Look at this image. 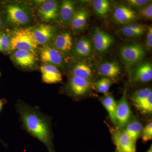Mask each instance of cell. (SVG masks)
I'll return each mask as SVG.
<instances>
[{"mask_svg":"<svg viewBox=\"0 0 152 152\" xmlns=\"http://www.w3.org/2000/svg\"><path fill=\"white\" fill-rule=\"evenodd\" d=\"M110 132L117 152H136V142L124 130L111 129Z\"/></svg>","mask_w":152,"mask_h":152,"instance_id":"obj_4","label":"cell"},{"mask_svg":"<svg viewBox=\"0 0 152 152\" xmlns=\"http://www.w3.org/2000/svg\"><path fill=\"white\" fill-rule=\"evenodd\" d=\"M101 102L108 113L110 118L115 124H117L116 110L117 103L113 97L110 95H106L101 99Z\"/></svg>","mask_w":152,"mask_h":152,"instance_id":"obj_20","label":"cell"},{"mask_svg":"<svg viewBox=\"0 0 152 152\" xmlns=\"http://www.w3.org/2000/svg\"><path fill=\"white\" fill-rule=\"evenodd\" d=\"M142 138L144 142L151 140L152 139V122H150L142 129Z\"/></svg>","mask_w":152,"mask_h":152,"instance_id":"obj_29","label":"cell"},{"mask_svg":"<svg viewBox=\"0 0 152 152\" xmlns=\"http://www.w3.org/2000/svg\"><path fill=\"white\" fill-rule=\"evenodd\" d=\"M38 45L33 39L31 29H20L14 32L10 38V49L34 53Z\"/></svg>","mask_w":152,"mask_h":152,"instance_id":"obj_2","label":"cell"},{"mask_svg":"<svg viewBox=\"0 0 152 152\" xmlns=\"http://www.w3.org/2000/svg\"><path fill=\"white\" fill-rule=\"evenodd\" d=\"M12 58L18 65L25 68L32 67L37 59L34 53L20 50H15Z\"/></svg>","mask_w":152,"mask_h":152,"instance_id":"obj_14","label":"cell"},{"mask_svg":"<svg viewBox=\"0 0 152 152\" xmlns=\"http://www.w3.org/2000/svg\"><path fill=\"white\" fill-rule=\"evenodd\" d=\"M7 12L9 20L14 24L25 25L29 22L30 18L27 13L19 6H8Z\"/></svg>","mask_w":152,"mask_h":152,"instance_id":"obj_8","label":"cell"},{"mask_svg":"<svg viewBox=\"0 0 152 152\" xmlns=\"http://www.w3.org/2000/svg\"><path fill=\"white\" fill-rule=\"evenodd\" d=\"M72 76L79 77L90 80L93 77V73L88 66L83 63H79L73 68Z\"/></svg>","mask_w":152,"mask_h":152,"instance_id":"obj_21","label":"cell"},{"mask_svg":"<svg viewBox=\"0 0 152 152\" xmlns=\"http://www.w3.org/2000/svg\"><path fill=\"white\" fill-rule=\"evenodd\" d=\"M54 32V28L49 25H41L31 29L33 39L38 45L48 43L51 40Z\"/></svg>","mask_w":152,"mask_h":152,"instance_id":"obj_7","label":"cell"},{"mask_svg":"<svg viewBox=\"0 0 152 152\" xmlns=\"http://www.w3.org/2000/svg\"><path fill=\"white\" fill-rule=\"evenodd\" d=\"M95 48L99 53L106 51L114 43L113 38L108 33L101 30L95 31L93 37Z\"/></svg>","mask_w":152,"mask_h":152,"instance_id":"obj_10","label":"cell"},{"mask_svg":"<svg viewBox=\"0 0 152 152\" xmlns=\"http://www.w3.org/2000/svg\"><path fill=\"white\" fill-rule=\"evenodd\" d=\"M75 3L71 1H63L61 5L60 10V18L61 23L68 24L75 13Z\"/></svg>","mask_w":152,"mask_h":152,"instance_id":"obj_17","label":"cell"},{"mask_svg":"<svg viewBox=\"0 0 152 152\" xmlns=\"http://www.w3.org/2000/svg\"><path fill=\"white\" fill-rule=\"evenodd\" d=\"M142 129V126L140 123L137 121H133L127 125L124 131L131 139L136 142L141 134Z\"/></svg>","mask_w":152,"mask_h":152,"instance_id":"obj_22","label":"cell"},{"mask_svg":"<svg viewBox=\"0 0 152 152\" xmlns=\"http://www.w3.org/2000/svg\"><path fill=\"white\" fill-rule=\"evenodd\" d=\"M121 32L124 35L128 37H137L142 35L144 33L133 29L128 24L121 28Z\"/></svg>","mask_w":152,"mask_h":152,"instance_id":"obj_28","label":"cell"},{"mask_svg":"<svg viewBox=\"0 0 152 152\" xmlns=\"http://www.w3.org/2000/svg\"><path fill=\"white\" fill-rule=\"evenodd\" d=\"M17 111L25 130L43 143L49 151H54L53 134L50 118L38 107L19 101L16 104Z\"/></svg>","mask_w":152,"mask_h":152,"instance_id":"obj_1","label":"cell"},{"mask_svg":"<svg viewBox=\"0 0 152 152\" xmlns=\"http://www.w3.org/2000/svg\"><path fill=\"white\" fill-rule=\"evenodd\" d=\"M98 72L101 75L104 76L108 78H114L121 73V69L117 63L109 62L103 63L99 66Z\"/></svg>","mask_w":152,"mask_h":152,"instance_id":"obj_18","label":"cell"},{"mask_svg":"<svg viewBox=\"0 0 152 152\" xmlns=\"http://www.w3.org/2000/svg\"><path fill=\"white\" fill-rule=\"evenodd\" d=\"M132 80L135 82H148L152 79V66L151 63H145L138 66L132 75Z\"/></svg>","mask_w":152,"mask_h":152,"instance_id":"obj_15","label":"cell"},{"mask_svg":"<svg viewBox=\"0 0 152 152\" xmlns=\"http://www.w3.org/2000/svg\"><path fill=\"white\" fill-rule=\"evenodd\" d=\"M120 54L126 65L130 68L137 64L144 58L145 51L141 45L134 44L122 47Z\"/></svg>","mask_w":152,"mask_h":152,"instance_id":"obj_3","label":"cell"},{"mask_svg":"<svg viewBox=\"0 0 152 152\" xmlns=\"http://www.w3.org/2000/svg\"><path fill=\"white\" fill-rule=\"evenodd\" d=\"M9 49H10V38L5 34H0V51H6Z\"/></svg>","mask_w":152,"mask_h":152,"instance_id":"obj_30","label":"cell"},{"mask_svg":"<svg viewBox=\"0 0 152 152\" xmlns=\"http://www.w3.org/2000/svg\"><path fill=\"white\" fill-rule=\"evenodd\" d=\"M42 80L47 84L57 83L61 81V74L56 66L45 64L40 68Z\"/></svg>","mask_w":152,"mask_h":152,"instance_id":"obj_12","label":"cell"},{"mask_svg":"<svg viewBox=\"0 0 152 152\" xmlns=\"http://www.w3.org/2000/svg\"><path fill=\"white\" fill-rule=\"evenodd\" d=\"M139 14L141 16L145 18L151 19L152 18V3L148 4L145 7L139 11Z\"/></svg>","mask_w":152,"mask_h":152,"instance_id":"obj_31","label":"cell"},{"mask_svg":"<svg viewBox=\"0 0 152 152\" xmlns=\"http://www.w3.org/2000/svg\"><path fill=\"white\" fill-rule=\"evenodd\" d=\"M75 50L76 54L80 56H88L91 50V42L86 39H80L76 44Z\"/></svg>","mask_w":152,"mask_h":152,"instance_id":"obj_23","label":"cell"},{"mask_svg":"<svg viewBox=\"0 0 152 152\" xmlns=\"http://www.w3.org/2000/svg\"><path fill=\"white\" fill-rule=\"evenodd\" d=\"M93 6L96 15L100 17L107 15L110 10V4L106 0H94Z\"/></svg>","mask_w":152,"mask_h":152,"instance_id":"obj_24","label":"cell"},{"mask_svg":"<svg viewBox=\"0 0 152 152\" xmlns=\"http://www.w3.org/2000/svg\"><path fill=\"white\" fill-rule=\"evenodd\" d=\"M41 61L45 64L52 65L61 66L64 61L62 53L53 47H45L40 52Z\"/></svg>","mask_w":152,"mask_h":152,"instance_id":"obj_9","label":"cell"},{"mask_svg":"<svg viewBox=\"0 0 152 152\" xmlns=\"http://www.w3.org/2000/svg\"><path fill=\"white\" fill-rule=\"evenodd\" d=\"M0 77H1V73H0Z\"/></svg>","mask_w":152,"mask_h":152,"instance_id":"obj_37","label":"cell"},{"mask_svg":"<svg viewBox=\"0 0 152 152\" xmlns=\"http://www.w3.org/2000/svg\"><path fill=\"white\" fill-rule=\"evenodd\" d=\"M112 83V82L110 79L107 77L103 78L96 82L95 86L98 91L107 94Z\"/></svg>","mask_w":152,"mask_h":152,"instance_id":"obj_27","label":"cell"},{"mask_svg":"<svg viewBox=\"0 0 152 152\" xmlns=\"http://www.w3.org/2000/svg\"><path fill=\"white\" fill-rule=\"evenodd\" d=\"M53 46L61 53L69 51L72 46V39L70 34L65 32L57 35L53 41Z\"/></svg>","mask_w":152,"mask_h":152,"instance_id":"obj_16","label":"cell"},{"mask_svg":"<svg viewBox=\"0 0 152 152\" xmlns=\"http://www.w3.org/2000/svg\"><path fill=\"white\" fill-rule=\"evenodd\" d=\"M39 13L42 19L45 21L55 20L58 16V3L53 0L45 1L39 8Z\"/></svg>","mask_w":152,"mask_h":152,"instance_id":"obj_13","label":"cell"},{"mask_svg":"<svg viewBox=\"0 0 152 152\" xmlns=\"http://www.w3.org/2000/svg\"><path fill=\"white\" fill-rule=\"evenodd\" d=\"M139 110L144 114H151L152 112V94L145 99L134 105Z\"/></svg>","mask_w":152,"mask_h":152,"instance_id":"obj_26","label":"cell"},{"mask_svg":"<svg viewBox=\"0 0 152 152\" xmlns=\"http://www.w3.org/2000/svg\"><path fill=\"white\" fill-rule=\"evenodd\" d=\"M146 47L148 50H150L152 48V28L150 26L148 28L146 40Z\"/></svg>","mask_w":152,"mask_h":152,"instance_id":"obj_33","label":"cell"},{"mask_svg":"<svg viewBox=\"0 0 152 152\" xmlns=\"http://www.w3.org/2000/svg\"><path fill=\"white\" fill-rule=\"evenodd\" d=\"M135 11L124 5L118 6L114 11V20L117 23L127 25L137 18Z\"/></svg>","mask_w":152,"mask_h":152,"instance_id":"obj_11","label":"cell"},{"mask_svg":"<svg viewBox=\"0 0 152 152\" xmlns=\"http://www.w3.org/2000/svg\"><path fill=\"white\" fill-rule=\"evenodd\" d=\"M55 152L54 151H53V152Z\"/></svg>","mask_w":152,"mask_h":152,"instance_id":"obj_38","label":"cell"},{"mask_svg":"<svg viewBox=\"0 0 152 152\" xmlns=\"http://www.w3.org/2000/svg\"><path fill=\"white\" fill-rule=\"evenodd\" d=\"M152 94V91L150 88H145L136 91L132 96L133 104L138 103Z\"/></svg>","mask_w":152,"mask_h":152,"instance_id":"obj_25","label":"cell"},{"mask_svg":"<svg viewBox=\"0 0 152 152\" xmlns=\"http://www.w3.org/2000/svg\"><path fill=\"white\" fill-rule=\"evenodd\" d=\"M132 113L126 98V90L125 89L122 98L117 103V123L121 127L126 126L130 118Z\"/></svg>","mask_w":152,"mask_h":152,"instance_id":"obj_6","label":"cell"},{"mask_svg":"<svg viewBox=\"0 0 152 152\" xmlns=\"http://www.w3.org/2000/svg\"><path fill=\"white\" fill-rule=\"evenodd\" d=\"M128 3L131 5L138 8H142L148 4V0H129Z\"/></svg>","mask_w":152,"mask_h":152,"instance_id":"obj_32","label":"cell"},{"mask_svg":"<svg viewBox=\"0 0 152 152\" xmlns=\"http://www.w3.org/2000/svg\"><path fill=\"white\" fill-rule=\"evenodd\" d=\"M7 102V100L5 99H0V112L3 106Z\"/></svg>","mask_w":152,"mask_h":152,"instance_id":"obj_34","label":"cell"},{"mask_svg":"<svg viewBox=\"0 0 152 152\" xmlns=\"http://www.w3.org/2000/svg\"><path fill=\"white\" fill-rule=\"evenodd\" d=\"M1 25H2L1 18V15H0V28H1Z\"/></svg>","mask_w":152,"mask_h":152,"instance_id":"obj_35","label":"cell"},{"mask_svg":"<svg viewBox=\"0 0 152 152\" xmlns=\"http://www.w3.org/2000/svg\"><path fill=\"white\" fill-rule=\"evenodd\" d=\"M88 13L86 10L82 9L76 12L70 22L71 26L74 30L83 29L86 25Z\"/></svg>","mask_w":152,"mask_h":152,"instance_id":"obj_19","label":"cell"},{"mask_svg":"<svg viewBox=\"0 0 152 152\" xmlns=\"http://www.w3.org/2000/svg\"><path fill=\"white\" fill-rule=\"evenodd\" d=\"M147 152H152V147H151V148H150L149 150Z\"/></svg>","mask_w":152,"mask_h":152,"instance_id":"obj_36","label":"cell"},{"mask_svg":"<svg viewBox=\"0 0 152 152\" xmlns=\"http://www.w3.org/2000/svg\"><path fill=\"white\" fill-rule=\"evenodd\" d=\"M91 87V81L79 77L72 76L69 83L67 88L72 96L80 97L87 94Z\"/></svg>","mask_w":152,"mask_h":152,"instance_id":"obj_5","label":"cell"}]
</instances>
